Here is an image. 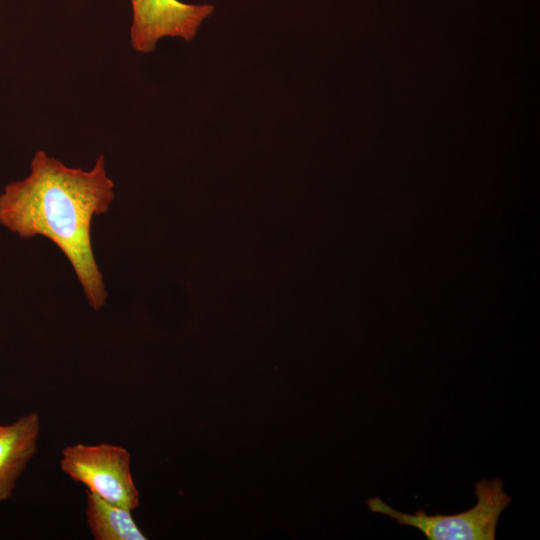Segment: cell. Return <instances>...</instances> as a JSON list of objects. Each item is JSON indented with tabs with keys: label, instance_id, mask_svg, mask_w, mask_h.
I'll return each mask as SVG.
<instances>
[{
	"label": "cell",
	"instance_id": "6da1fadb",
	"mask_svg": "<svg viewBox=\"0 0 540 540\" xmlns=\"http://www.w3.org/2000/svg\"><path fill=\"white\" fill-rule=\"evenodd\" d=\"M114 183L99 156L91 170L71 168L45 151H37L30 173L7 184L0 194V224L22 238L44 236L72 265L93 310L108 297L94 257L91 225L109 210Z\"/></svg>",
	"mask_w": 540,
	"mask_h": 540
},
{
	"label": "cell",
	"instance_id": "7a4b0ae2",
	"mask_svg": "<svg viewBox=\"0 0 540 540\" xmlns=\"http://www.w3.org/2000/svg\"><path fill=\"white\" fill-rule=\"evenodd\" d=\"M476 505L455 515H427L418 510L415 514L396 511L379 497H372L367 504L372 512L388 515L400 525L422 531L428 540H494L499 516L511 502L503 491V482L496 478L475 482Z\"/></svg>",
	"mask_w": 540,
	"mask_h": 540
},
{
	"label": "cell",
	"instance_id": "3957f363",
	"mask_svg": "<svg viewBox=\"0 0 540 540\" xmlns=\"http://www.w3.org/2000/svg\"><path fill=\"white\" fill-rule=\"evenodd\" d=\"M60 469L75 482L100 498L132 511L139 504V492L130 469L126 448L108 443H77L62 450Z\"/></svg>",
	"mask_w": 540,
	"mask_h": 540
},
{
	"label": "cell",
	"instance_id": "277c9868",
	"mask_svg": "<svg viewBox=\"0 0 540 540\" xmlns=\"http://www.w3.org/2000/svg\"><path fill=\"white\" fill-rule=\"evenodd\" d=\"M130 41L141 53L152 52L164 37L192 40L202 22L209 17L211 4H188L179 0H131Z\"/></svg>",
	"mask_w": 540,
	"mask_h": 540
},
{
	"label": "cell",
	"instance_id": "5b68a950",
	"mask_svg": "<svg viewBox=\"0 0 540 540\" xmlns=\"http://www.w3.org/2000/svg\"><path fill=\"white\" fill-rule=\"evenodd\" d=\"M40 428L36 412L0 424V503L12 496L18 478L36 454Z\"/></svg>",
	"mask_w": 540,
	"mask_h": 540
},
{
	"label": "cell",
	"instance_id": "8992f818",
	"mask_svg": "<svg viewBox=\"0 0 540 540\" xmlns=\"http://www.w3.org/2000/svg\"><path fill=\"white\" fill-rule=\"evenodd\" d=\"M87 492L86 516L96 540H145L131 511Z\"/></svg>",
	"mask_w": 540,
	"mask_h": 540
}]
</instances>
